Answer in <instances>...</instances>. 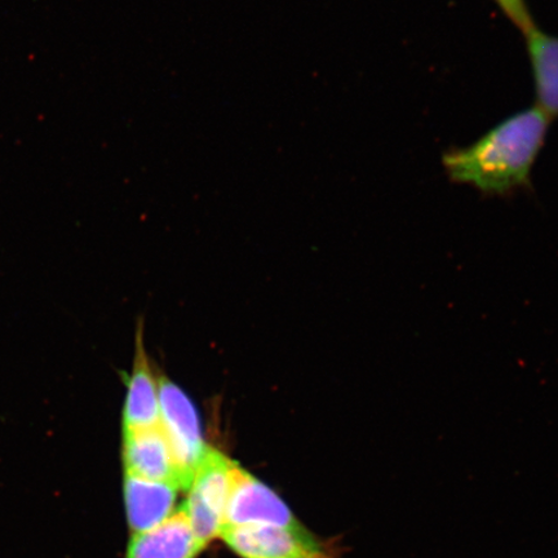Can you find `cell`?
<instances>
[{
	"label": "cell",
	"instance_id": "10",
	"mask_svg": "<svg viewBox=\"0 0 558 558\" xmlns=\"http://www.w3.org/2000/svg\"><path fill=\"white\" fill-rule=\"evenodd\" d=\"M536 95V107L549 118L558 116V37L541 31L525 34Z\"/></svg>",
	"mask_w": 558,
	"mask_h": 558
},
{
	"label": "cell",
	"instance_id": "7",
	"mask_svg": "<svg viewBox=\"0 0 558 558\" xmlns=\"http://www.w3.org/2000/svg\"><path fill=\"white\" fill-rule=\"evenodd\" d=\"M205 547L195 536L183 504L149 532L134 534L125 558H195Z\"/></svg>",
	"mask_w": 558,
	"mask_h": 558
},
{
	"label": "cell",
	"instance_id": "9",
	"mask_svg": "<svg viewBox=\"0 0 558 558\" xmlns=\"http://www.w3.org/2000/svg\"><path fill=\"white\" fill-rule=\"evenodd\" d=\"M159 414V381L151 372L138 335L134 373L125 397L124 430L157 427Z\"/></svg>",
	"mask_w": 558,
	"mask_h": 558
},
{
	"label": "cell",
	"instance_id": "2",
	"mask_svg": "<svg viewBox=\"0 0 558 558\" xmlns=\"http://www.w3.org/2000/svg\"><path fill=\"white\" fill-rule=\"evenodd\" d=\"M235 466L225 453L208 448L187 487V498L183 505L193 532L205 548L225 529Z\"/></svg>",
	"mask_w": 558,
	"mask_h": 558
},
{
	"label": "cell",
	"instance_id": "3",
	"mask_svg": "<svg viewBox=\"0 0 558 558\" xmlns=\"http://www.w3.org/2000/svg\"><path fill=\"white\" fill-rule=\"evenodd\" d=\"M220 538L242 558H339L338 541H324L299 526L243 525L226 527Z\"/></svg>",
	"mask_w": 558,
	"mask_h": 558
},
{
	"label": "cell",
	"instance_id": "4",
	"mask_svg": "<svg viewBox=\"0 0 558 558\" xmlns=\"http://www.w3.org/2000/svg\"><path fill=\"white\" fill-rule=\"evenodd\" d=\"M159 427L169 441L185 490L204 459L208 446L190 397L169 379L159 380Z\"/></svg>",
	"mask_w": 558,
	"mask_h": 558
},
{
	"label": "cell",
	"instance_id": "5",
	"mask_svg": "<svg viewBox=\"0 0 558 558\" xmlns=\"http://www.w3.org/2000/svg\"><path fill=\"white\" fill-rule=\"evenodd\" d=\"M243 525L299 526L283 500L236 464L226 511V527ZM222 529V530H225Z\"/></svg>",
	"mask_w": 558,
	"mask_h": 558
},
{
	"label": "cell",
	"instance_id": "6",
	"mask_svg": "<svg viewBox=\"0 0 558 558\" xmlns=\"http://www.w3.org/2000/svg\"><path fill=\"white\" fill-rule=\"evenodd\" d=\"M125 474L155 483H169L185 490L162 428L124 430Z\"/></svg>",
	"mask_w": 558,
	"mask_h": 558
},
{
	"label": "cell",
	"instance_id": "1",
	"mask_svg": "<svg viewBox=\"0 0 558 558\" xmlns=\"http://www.w3.org/2000/svg\"><path fill=\"white\" fill-rule=\"evenodd\" d=\"M550 120L538 107L509 117L476 143L446 153V174L452 183L495 197L527 187Z\"/></svg>",
	"mask_w": 558,
	"mask_h": 558
},
{
	"label": "cell",
	"instance_id": "11",
	"mask_svg": "<svg viewBox=\"0 0 558 558\" xmlns=\"http://www.w3.org/2000/svg\"><path fill=\"white\" fill-rule=\"evenodd\" d=\"M501 12L511 21L512 24L526 34L534 29V21L525 3V0H494Z\"/></svg>",
	"mask_w": 558,
	"mask_h": 558
},
{
	"label": "cell",
	"instance_id": "8",
	"mask_svg": "<svg viewBox=\"0 0 558 558\" xmlns=\"http://www.w3.org/2000/svg\"><path fill=\"white\" fill-rule=\"evenodd\" d=\"M181 488L169 483H155L129 476L124 478L125 511L134 534L149 532L177 511Z\"/></svg>",
	"mask_w": 558,
	"mask_h": 558
}]
</instances>
